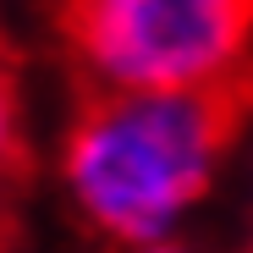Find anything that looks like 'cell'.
<instances>
[{
  "instance_id": "5",
  "label": "cell",
  "mask_w": 253,
  "mask_h": 253,
  "mask_svg": "<svg viewBox=\"0 0 253 253\" xmlns=\"http://www.w3.org/2000/svg\"><path fill=\"white\" fill-rule=\"evenodd\" d=\"M0 253H11V248H6V237H0Z\"/></svg>"
},
{
  "instance_id": "3",
  "label": "cell",
  "mask_w": 253,
  "mask_h": 253,
  "mask_svg": "<svg viewBox=\"0 0 253 253\" xmlns=\"http://www.w3.org/2000/svg\"><path fill=\"white\" fill-rule=\"evenodd\" d=\"M17 165H22V94L6 50H0V187L17 176Z\"/></svg>"
},
{
  "instance_id": "1",
  "label": "cell",
  "mask_w": 253,
  "mask_h": 253,
  "mask_svg": "<svg viewBox=\"0 0 253 253\" xmlns=\"http://www.w3.org/2000/svg\"><path fill=\"white\" fill-rule=\"evenodd\" d=\"M231 121L237 94H94L61 143L77 220L116 248L176 237L220 176Z\"/></svg>"
},
{
  "instance_id": "4",
  "label": "cell",
  "mask_w": 253,
  "mask_h": 253,
  "mask_svg": "<svg viewBox=\"0 0 253 253\" xmlns=\"http://www.w3.org/2000/svg\"><path fill=\"white\" fill-rule=\"evenodd\" d=\"M126 253H193L182 237H160V242H138V248H126Z\"/></svg>"
},
{
  "instance_id": "2",
  "label": "cell",
  "mask_w": 253,
  "mask_h": 253,
  "mask_svg": "<svg viewBox=\"0 0 253 253\" xmlns=\"http://www.w3.org/2000/svg\"><path fill=\"white\" fill-rule=\"evenodd\" d=\"M66 55L94 94H242L253 0H61Z\"/></svg>"
}]
</instances>
